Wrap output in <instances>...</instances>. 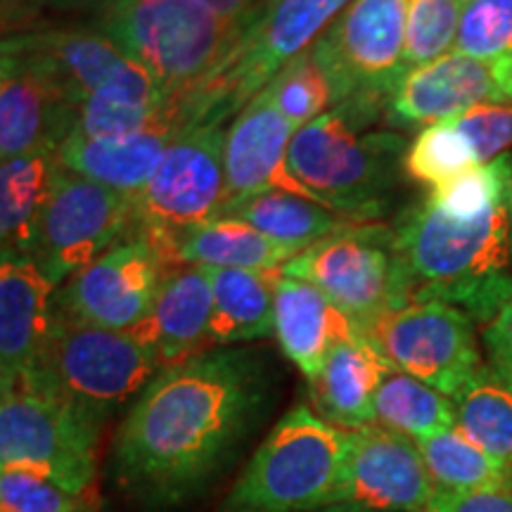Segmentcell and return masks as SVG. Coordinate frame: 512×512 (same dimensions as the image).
<instances>
[{
	"mask_svg": "<svg viewBox=\"0 0 512 512\" xmlns=\"http://www.w3.org/2000/svg\"><path fill=\"white\" fill-rule=\"evenodd\" d=\"M268 396L271 377L252 349H211L162 368L114 439L119 486L147 510L188 503L259 425Z\"/></svg>",
	"mask_w": 512,
	"mask_h": 512,
	"instance_id": "1",
	"label": "cell"
},
{
	"mask_svg": "<svg viewBox=\"0 0 512 512\" xmlns=\"http://www.w3.org/2000/svg\"><path fill=\"white\" fill-rule=\"evenodd\" d=\"M512 299L508 200L477 221H453L422 200L392 228V309L439 302L491 323Z\"/></svg>",
	"mask_w": 512,
	"mask_h": 512,
	"instance_id": "2",
	"label": "cell"
},
{
	"mask_svg": "<svg viewBox=\"0 0 512 512\" xmlns=\"http://www.w3.org/2000/svg\"><path fill=\"white\" fill-rule=\"evenodd\" d=\"M98 29L174 98L207 79L247 34L197 0H114L98 12Z\"/></svg>",
	"mask_w": 512,
	"mask_h": 512,
	"instance_id": "3",
	"label": "cell"
},
{
	"mask_svg": "<svg viewBox=\"0 0 512 512\" xmlns=\"http://www.w3.org/2000/svg\"><path fill=\"white\" fill-rule=\"evenodd\" d=\"M349 432L306 403L275 422L221 512H316L335 501Z\"/></svg>",
	"mask_w": 512,
	"mask_h": 512,
	"instance_id": "4",
	"label": "cell"
},
{
	"mask_svg": "<svg viewBox=\"0 0 512 512\" xmlns=\"http://www.w3.org/2000/svg\"><path fill=\"white\" fill-rule=\"evenodd\" d=\"M363 128L335 107L294 133L287 166L325 207L375 223L387 211L403 140L394 133H363Z\"/></svg>",
	"mask_w": 512,
	"mask_h": 512,
	"instance_id": "5",
	"label": "cell"
},
{
	"mask_svg": "<svg viewBox=\"0 0 512 512\" xmlns=\"http://www.w3.org/2000/svg\"><path fill=\"white\" fill-rule=\"evenodd\" d=\"M349 3L351 0H273L242 36L238 48L207 79L181 95L188 128L233 121L287 62L318 41Z\"/></svg>",
	"mask_w": 512,
	"mask_h": 512,
	"instance_id": "6",
	"label": "cell"
},
{
	"mask_svg": "<svg viewBox=\"0 0 512 512\" xmlns=\"http://www.w3.org/2000/svg\"><path fill=\"white\" fill-rule=\"evenodd\" d=\"M159 370L155 351L131 332L53 316L46 347L27 380L102 427L119 406L143 392Z\"/></svg>",
	"mask_w": 512,
	"mask_h": 512,
	"instance_id": "7",
	"label": "cell"
},
{
	"mask_svg": "<svg viewBox=\"0 0 512 512\" xmlns=\"http://www.w3.org/2000/svg\"><path fill=\"white\" fill-rule=\"evenodd\" d=\"M408 3L351 0L311 46L335 93V107L361 126H370L387 112L406 76Z\"/></svg>",
	"mask_w": 512,
	"mask_h": 512,
	"instance_id": "8",
	"label": "cell"
},
{
	"mask_svg": "<svg viewBox=\"0 0 512 512\" xmlns=\"http://www.w3.org/2000/svg\"><path fill=\"white\" fill-rule=\"evenodd\" d=\"M100 425L31 380L3 387L0 467L31 472L79 496H91Z\"/></svg>",
	"mask_w": 512,
	"mask_h": 512,
	"instance_id": "9",
	"label": "cell"
},
{
	"mask_svg": "<svg viewBox=\"0 0 512 512\" xmlns=\"http://www.w3.org/2000/svg\"><path fill=\"white\" fill-rule=\"evenodd\" d=\"M226 124L178 133L155 176L133 195V228L176 268L174 242L183 230L219 216L226 204Z\"/></svg>",
	"mask_w": 512,
	"mask_h": 512,
	"instance_id": "10",
	"label": "cell"
},
{
	"mask_svg": "<svg viewBox=\"0 0 512 512\" xmlns=\"http://www.w3.org/2000/svg\"><path fill=\"white\" fill-rule=\"evenodd\" d=\"M131 228L133 195L57 169L31 259L57 290Z\"/></svg>",
	"mask_w": 512,
	"mask_h": 512,
	"instance_id": "11",
	"label": "cell"
},
{
	"mask_svg": "<svg viewBox=\"0 0 512 512\" xmlns=\"http://www.w3.org/2000/svg\"><path fill=\"white\" fill-rule=\"evenodd\" d=\"M396 370L456 396L484 366L475 320L456 306L427 302L389 309L361 330Z\"/></svg>",
	"mask_w": 512,
	"mask_h": 512,
	"instance_id": "12",
	"label": "cell"
},
{
	"mask_svg": "<svg viewBox=\"0 0 512 512\" xmlns=\"http://www.w3.org/2000/svg\"><path fill=\"white\" fill-rule=\"evenodd\" d=\"M283 275L316 285L363 330L392 309V228L375 221L330 235L287 261Z\"/></svg>",
	"mask_w": 512,
	"mask_h": 512,
	"instance_id": "13",
	"label": "cell"
},
{
	"mask_svg": "<svg viewBox=\"0 0 512 512\" xmlns=\"http://www.w3.org/2000/svg\"><path fill=\"white\" fill-rule=\"evenodd\" d=\"M166 268L143 235L124 240L74 273L53 297V316L107 330H131L150 313Z\"/></svg>",
	"mask_w": 512,
	"mask_h": 512,
	"instance_id": "14",
	"label": "cell"
},
{
	"mask_svg": "<svg viewBox=\"0 0 512 512\" xmlns=\"http://www.w3.org/2000/svg\"><path fill=\"white\" fill-rule=\"evenodd\" d=\"M437 498L439 489L418 441L375 422L349 432L332 505L370 512H430Z\"/></svg>",
	"mask_w": 512,
	"mask_h": 512,
	"instance_id": "15",
	"label": "cell"
},
{
	"mask_svg": "<svg viewBox=\"0 0 512 512\" xmlns=\"http://www.w3.org/2000/svg\"><path fill=\"white\" fill-rule=\"evenodd\" d=\"M491 102H512V57L489 62L451 50L403 76L384 119L399 128L430 126Z\"/></svg>",
	"mask_w": 512,
	"mask_h": 512,
	"instance_id": "16",
	"label": "cell"
},
{
	"mask_svg": "<svg viewBox=\"0 0 512 512\" xmlns=\"http://www.w3.org/2000/svg\"><path fill=\"white\" fill-rule=\"evenodd\" d=\"M0 64V157L60 150L74 133L81 100L29 57L3 50Z\"/></svg>",
	"mask_w": 512,
	"mask_h": 512,
	"instance_id": "17",
	"label": "cell"
},
{
	"mask_svg": "<svg viewBox=\"0 0 512 512\" xmlns=\"http://www.w3.org/2000/svg\"><path fill=\"white\" fill-rule=\"evenodd\" d=\"M294 133L297 128L280 114L268 91L247 102L226 133V204L268 190H285L318 202L287 166Z\"/></svg>",
	"mask_w": 512,
	"mask_h": 512,
	"instance_id": "18",
	"label": "cell"
},
{
	"mask_svg": "<svg viewBox=\"0 0 512 512\" xmlns=\"http://www.w3.org/2000/svg\"><path fill=\"white\" fill-rule=\"evenodd\" d=\"M211 311L214 294L207 268L183 264L164 273L150 313L126 332L155 351L159 368L178 366L214 349Z\"/></svg>",
	"mask_w": 512,
	"mask_h": 512,
	"instance_id": "19",
	"label": "cell"
},
{
	"mask_svg": "<svg viewBox=\"0 0 512 512\" xmlns=\"http://www.w3.org/2000/svg\"><path fill=\"white\" fill-rule=\"evenodd\" d=\"M53 283L31 256L0 264V384L34 373L53 325Z\"/></svg>",
	"mask_w": 512,
	"mask_h": 512,
	"instance_id": "20",
	"label": "cell"
},
{
	"mask_svg": "<svg viewBox=\"0 0 512 512\" xmlns=\"http://www.w3.org/2000/svg\"><path fill=\"white\" fill-rule=\"evenodd\" d=\"M3 50L41 64L81 102L105 91L131 64V57L100 29L86 27L53 29L41 24L24 34L5 36Z\"/></svg>",
	"mask_w": 512,
	"mask_h": 512,
	"instance_id": "21",
	"label": "cell"
},
{
	"mask_svg": "<svg viewBox=\"0 0 512 512\" xmlns=\"http://www.w3.org/2000/svg\"><path fill=\"white\" fill-rule=\"evenodd\" d=\"M392 370L387 356L368 337L344 339L325 358L320 373L309 380L313 408L344 432L373 425L375 394Z\"/></svg>",
	"mask_w": 512,
	"mask_h": 512,
	"instance_id": "22",
	"label": "cell"
},
{
	"mask_svg": "<svg viewBox=\"0 0 512 512\" xmlns=\"http://www.w3.org/2000/svg\"><path fill=\"white\" fill-rule=\"evenodd\" d=\"M273 335L306 380H313L330 351L344 339L361 335V330L316 285L280 275L275 287Z\"/></svg>",
	"mask_w": 512,
	"mask_h": 512,
	"instance_id": "23",
	"label": "cell"
},
{
	"mask_svg": "<svg viewBox=\"0 0 512 512\" xmlns=\"http://www.w3.org/2000/svg\"><path fill=\"white\" fill-rule=\"evenodd\" d=\"M178 128L157 126L119 138H83L72 133L55 152L57 166L126 195H138L178 136Z\"/></svg>",
	"mask_w": 512,
	"mask_h": 512,
	"instance_id": "24",
	"label": "cell"
},
{
	"mask_svg": "<svg viewBox=\"0 0 512 512\" xmlns=\"http://www.w3.org/2000/svg\"><path fill=\"white\" fill-rule=\"evenodd\" d=\"M204 268L214 294L211 347L223 349L273 335L275 287L283 271Z\"/></svg>",
	"mask_w": 512,
	"mask_h": 512,
	"instance_id": "25",
	"label": "cell"
},
{
	"mask_svg": "<svg viewBox=\"0 0 512 512\" xmlns=\"http://www.w3.org/2000/svg\"><path fill=\"white\" fill-rule=\"evenodd\" d=\"M216 219L249 223L271 240L299 249V252L330 235L361 226V221L285 190L256 192V195L223 204Z\"/></svg>",
	"mask_w": 512,
	"mask_h": 512,
	"instance_id": "26",
	"label": "cell"
},
{
	"mask_svg": "<svg viewBox=\"0 0 512 512\" xmlns=\"http://www.w3.org/2000/svg\"><path fill=\"white\" fill-rule=\"evenodd\" d=\"M55 152L38 150L0 166V245L3 256H31L57 176Z\"/></svg>",
	"mask_w": 512,
	"mask_h": 512,
	"instance_id": "27",
	"label": "cell"
},
{
	"mask_svg": "<svg viewBox=\"0 0 512 512\" xmlns=\"http://www.w3.org/2000/svg\"><path fill=\"white\" fill-rule=\"evenodd\" d=\"M299 249L280 245L235 219H211L200 226L183 230L174 242V261L178 266L245 268V271H283Z\"/></svg>",
	"mask_w": 512,
	"mask_h": 512,
	"instance_id": "28",
	"label": "cell"
},
{
	"mask_svg": "<svg viewBox=\"0 0 512 512\" xmlns=\"http://www.w3.org/2000/svg\"><path fill=\"white\" fill-rule=\"evenodd\" d=\"M453 403L458 430L512 470V373L484 363Z\"/></svg>",
	"mask_w": 512,
	"mask_h": 512,
	"instance_id": "29",
	"label": "cell"
},
{
	"mask_svg": "<svg viewBox=\"0 0 512 512\" xmlns=\"http://www.w3.org/2000/svg\"><path fill=\"white\" fill-rule=\"evenodd\" d=\"M418 446L439 494H472L512 486L510 467L472 444L458 427L420 439Z\"/></svg>",
	"mask_w": 512,
	"mask_h": 512,
	"instance_id": "30",
	"label": "cell"
},
{
	"mask_svg": "<svg viewBox=\"0 0 512 512\" xmlns=\"http://www.w3.org/2000/svg\"><path fill=\"white\" fill-rule=\"evenodd\" d=\"M375 425L420 441L456 427V403L394 368L375 394Z\"/></svg>",
	"mask_w": 512,
	"mask_h": 512,
	"instance_id": "31",
	"label": "cell"
},
{
	"mask_svg": "<svg viewBox=\"0 0 512 512\" xmlns=\"http://www.w3.org/2000/svg\"><path fill=\"white\" fill-rule=\"evenodd\" d=\"M512 176V155L491 159L463 171L451 181L434 188L427 200L453 221H477L508 200Z\"/></svg>",
	"mask_w": 512,
	"mask_h": 512,
	"instance_id": "32",
	"label": "cell"
},
{
	"mask_svg": "<svg viewBox=\"0 0 512 512\" xmlns=\"http://www.w3.org/2000/svg\"><path fill=\"white\" fill-rule=\"evenodd\" d=\"M477 164L475 150L460 133V128L453 124V119L422 128L403 157L406 176L415 183L430 185L432 190Z\"/></svg>",
	"mask_w": 512,
	"mask_h": 512,
	"instance_id": "33",
	"label": "cell"
},
{
	"mask_svg": "<svg viewBox=\"0 0 512 512\" xmlns=\"http://www.w3.org/2000/svg\"><path fill=\"white\" fill-rule=\"evenodd\" d=\"M264 91H268L273 105L297 131L335 110V93L311 48L287 62Z\"/></svg>",
	"mask_w": 512,
	"mask_h": 512,
	"instance_id": "34",
	"label": "cell"
},
{
	"mask_svg": "<svg viewBox=\"0 0 512 512\" xmlns=\"http://www.w3.org/2000/svg\"><path fill=\"white\" fill-rule=\"evenodd\" d=\"M467 0H411L406 22V74L451 53Z\"/></svg>",
	"mask_w": 512,
	"mask_h": 512,
	"instance_id": "35",
	"label": "cell"
},
{
	"mask_svg": "<svg viewBox=\"0 0 512 512\" xmlns=\"http://www.w3.org/2000/svg\"><path fill=\"white\" fill-rule=\"evenodd\" d=\"M453 50L489 62L512 57V0H467Z\"/></svg>",
	"mask_w": 512,
	"mask_h": 512,
	"instance_id": "36",
	"label": "cell"
},
{
	"mask_svg": "<svg viewBox=\"0 0 512 512\" xmlns=\"http://www.w3.org/2000/svg\"><path fill=\"white\" fill-rule=\"evenodd\" d=\"M0 512H95L91 496L64 491L31 472L3 470L0 475Z\"/></svg>",
	"mask_w": 512,
	"mask_h": 512,
	"instance_id": "37",
	"label": "cell"
},
{
	"mask_svg": "<svg viewBox=\"0 0 512 512\" xmlns=\"http://www.w3.org/2000/svg\"><path fill=\"white\" fill-rule=\"evenodd\" d=\"M472 145L479 164L501 157L512 145V102H491L453 119Z\"/></svg>",
	"mask_w": 512,
	"mask_h": 512,
	"instance_id": "38",
	"label": "cell"
},
{
	"mask_svg": "<svg viewBox=\"0 0 512 512\" xmlns=\"http://www.w3.org/2000/svg\"><path fill=\"white\" fill-rule=\"evenodd\" d=\"M430 512H512V486L472 494H439Z\"/></svg>",
	"mask_w": 512,
	"mask_h": 512,
	"instance_id": "39",
	"label": "cell"
},
{
	"mask_svg": "<svg viewBox=\"0 0 512 512\" xmlns=\"http://www.w3.org/2000/svg\"><path fill=\"white\" fill-rule=\"evenodd\" d=\"M484 347L491 363L512 373V299L484 328Z\"/></svg>",
	"mask_w": 512,
	"mask_h": 512,
	"instance_id": "40",
	"label": "cell"
},
{
	"mask_svg": "<svg viewBox=\"0 0 512 512\" xmlns=\"http://www.w3.org/2000/svg\"><path fill=\"white\" fill-rule=\"evenodd\" d=\"M50 0H3V38L41 27Z\"/></svg>",
	"mask_w": 512,
	"mask_h": 512,
	"instance_id": "41",
	"label": "cell"
},
{
	"mask_svg": "<svg viewBox=\"0 0 512 512\" xmlns=\"http://www.w3.org/2000/svg\"><path fill=\"white\" fill-rule=\"evenodd\" d=\"M197 3L235 27L249 31L273 0H197Z\"/></svg>",
	"mask_w": 512,
	"mask_h": 512,
	"instance_id": "42",
	"label": "cell"
},
{
	"mask_svg": "<svg viewBox=\"0 0 512 512\" xmlns=\"http://www.w3.org/2000/svg\"><path fill=\"white\" fill-rule=\"evenodd\" d=\"M114 0H50V8L67 10V12H102L107 5H112Z\"/></svg>",
	"mask_w": 512,
	"mask_h": 512,
	"instance_id": "43",
	"label": "cell"
},
{
	"mask_svg": "<svg viewBox=\"0 0 512 512\" xmlns=\"http://www.w3.org/2000/svg\"><path fill=\"white\" fill-rule=\"evenodd\" d=\"M316 512H370V510L351 508V505H328V508H320Z\"/></svg>",
	"mask_w": 512,
	"mask_h": 512,
	"instance_id": "44",
	"label": "cell"
},
{
	"mask_svg": "<svg viewBox=\"0 0 512 512\" xmlns=\"http://www.w3.org/2000/svg\"><path fill=\"white\" fill-rule=\"evenodd\" d=\"M508 214H510V245H512V176H510V190H508Z\"/></svg>",
	"mask_w": 512,
	"mask_h": 512,
	"instance_id": "45",
	"label": "cell"
}]
</instances>
